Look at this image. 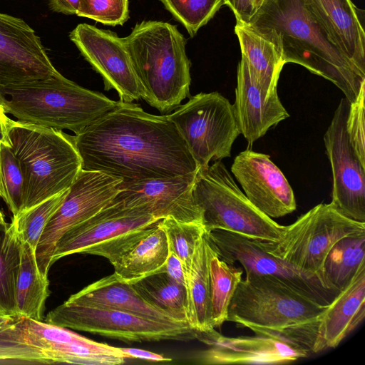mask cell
<instances>
[{
    "label": "cell",
    "instance_id": "cell-4",
    "mask_svg": "<svg viewBox=\"0 0 365 365\" xmlns=\"http://www.w3.org/2000/svg\"><path fill=\"white\" fill-rule=\"evenodd\" d=\"M120 103L90 91L62 74L0 86V104L18 120L69 130L75 134L117 108Z\"/></svg>",
    "mask_w": 365,
    "mask_h": 365
},
{
    "label": "cell",
    "instance_id": "cell-24",
    "mask_svg": "<svg viewBox=\"0 0 365 365\" xmlns=\"http://www.w3.org/2000/svg\"><path fill=\"white\" fill-rule=\"evenodd\" d=\"M77 305L115 309L163 322H181L143 298L131 284L114 273L104 277L70 296L65 301Z\"/></svg>",
    "mask_w": 365,
    "mask_h": 365
},
{
    "label": "cell",
    "instance_id": "cell-21",
    "mask_svg": "<svg viewBox=\"0 0 365 365\" xmlns=\"http://www.w3.org/2000/svg\"><path fill=\"white\" fill-rule=\"evenodd\" d=\"M233 107L240 133L250 145L289 116L277 92L266 94L243 58L237 67Z\"/></svg>",
    "mask_w": 365,
    "mask_h": 365
},
{
    "label": "cell",
    "instance_id": "cell-1",
    "mask_svg": "<svg viewBox=\"0 0 365 365\" xmlns=\"http://www.w3.org/2000/svg\"><path fill=\"white\" fill-rule=\"evenodd\" d=\"M81 169L124 182L164 178L197 170L182 135L168 115L150 114L120 101L112 111L73 135Z\"/></svg>",
    "mask_w": 365,
    "mask_h": 365
},
{
    "label": "cell",
    "instance_id": "cell-35",
    "mask_svg": "<svg viewBox=\"0 0 365 365\" xmlns=\"http://www.w3.org/2000/svg\"><path fill=\"white\" fill-rule=\"evenodd\" d=\"M0 197L14 217L22 211L24 202V178L19 163L10 146L1 143Z\"/></svg>",
    "mask_w": 365,
    "mask_h": 365
},
{
    "label": "cell",
    "instance_id": "cell-38",
    "mask_svg": "<svg viewBox=\"0 0 365 365\" xmlns=\"http://www.w3.org/2000/svg\"><path fill=\"white\" fill-rule=\"evenodd\" d=\"M76 15L104 25H123L129 18L128 0H80Z\"/></svg>",
    "mask_w": 365,
    "mask_h": 365
},
{
    "label": "cell",
    "instance_id": "cell-25",
    "mask_svg": "<svg viewBox=\"0 0 365 365\" xmlns=\"http://www.w3.org/2000/svg\"><path fill=\"white\" fill-rule=\"evenodd\" d=\"M168 252L165 233L157 222L142 229L108 261L120 279L133 284L163 270Z\"/></svg>",
    "mask_w": 365,
    "mask_h": 365
},
{
    "label": "cell",
    "instance_id": "cell-19",
    "mask_svg": "<svg viewBox=\"0 0 365 365\" xmlns=\"http://www.w3.org/2000/svg\"><path fill=\"white\" fill-rule=\"evenodd\" d=\"M194 331L196 339L210 346L197 356V363L201 364H282L306 357L309 353L272 336L227 337L215 329Z\"/></svg>",
    "mask_w": 365,
    "mask_h": 365
},
{
    "label": "cell",
    "instance_id": "cell-26",
    "mask_svg": "<svg viewBox=\"0 0 365 365\" xmlns=\"http://www.w3.org/2000/svg\"><path fill=\"white\" fill-rule=\"evenodd\" d=\"M215 253L206 232L197 242L189 269L185 272L187 321L195 331H210L211 322L210 262Z\"/></svg>",
    "mask_w": 365,
    "mask_h": 365
},
{
    "label": "cell",
    "instance_id": "cell-36",
    "mask_svg": "<svg viewBox=\"0 0 365 365\" xmlns=\"http://www.w3.org/2000/svg\"><path fill=\"white\" fill-rule=\"evenodd\" d=\"M67 192L68 190L53 195L13 217L21 240L27 242L35 252L46 225Z\"/></svg>",
    "mask_w": 365,
    "mask_h": 365
},
{
    "label": "cell",
    "instance_id": "cell-18",
    "mask_svg": "<svg viewBox=\"0 0 365 365\" xmlns=\"http://www.w3.org/2000/svg\"><path fill=\"white\" fill-rule=\"evenodd\" d=\"M231 172L248 200L269 217H281L296 210L293 190L269 155L247 149L235 158Z\"/></svg>",
    "mask_w": 365,
    "mask_h": 365
},
{
    "label": "cell",
    "instance_id": "cell-37",
    "mask_svg": "<svg viewBox=\"0 0 365 365\" xmlns=\"http://www.w3.org/2000/svg\"><path fill=\"white\" fill-rule=\"evenodd\" d=\"M190 36L212 19L224 0H160Z\"/></svg>",
    "mask_w": 365,
    "mask_h": 365
},
{
    "label": "cell",
    "instance_id": "cell-47",
    "mask_svg": "<svg viewBox=\"0 0 365 365\" xmlns=\"http://www.w3.org/2000/svg\"><path fill=\"white\" fill-rule=\"evenodd\" d=\"M264 0H255V10L261 5Z\"/></svg>",
    "mask_w": 365,
    "mask_h": 365
},
{
    "label": "cell",
    "instance_id": "cell-44",
    "mask_svg": "<svg viewBox=\"0 0 365 365\" xmlns=\"http://www.w3.org/2000/svg\"><path fill=\"white\" fill-rule=\"evenodd\" d=\"M10 118H8L0 104V142L2 144L10 146L8 135L9 124Z\"/></svg>",
    "mask_w": 365,
    "mask_h": 365
},
{
    "label": "cell",
    "instance_id": "cell-46",
    "mask_svg": "<svg viewBox=\"0 0 365 365\" xmlns=\"http://www.w3.org/2000/svg\"><path fill=\"white\" fill-rule=\"evenodd\" d=\"M6 223V222L5 221L4 215L3 212L0 210V225H4Z\"/></svg>",
    "mask_w": 365,
    "mask_h": 365
},
{
    "label": "cell",
    "instance_id": "cell-5",
    "mask_svg": "<svg viewBox=\"0 0 365 365\" xmlns=\"http://www.w3.org/2000/svg\"><path fill=\"white\" fill-rule=\"evenodd\" d=\"M8 135L24 178L21 212L71 187L81 170L73 135L11 119Z\"/></svg>",
    "mask_w": 365,
    "mask_h": 365
},
{
    "label": "cell",
    "instance_id": "cell-39",
    "mask_svg": "<svg viewBox=\"0 0 365 365\" xmlns=\"http://www.w3.org/2000/svg\"><path fill=\"white\" fill-rule=\"evenodd\" d=\"M365 86L356 99L349 103L346 128L349 141L360 161L365 165Z\"/></svg>",
    "mask_w": 365,
    "mask_h": 365
},
{
    "label": "cell",
    "instance_id": "cell-32",
    "mask_svg": "<svg viewBox=\"0 0 365 365\" xmlns=\"http://www.w3.org/2000/svg\"><path fill=\"white\" fill-rule=\"evenodd\" d=\"M242 274V269L223 261L215 251L210 262L211 322L214 328L227 322L228 307Z\"/></svg>",
    "mask_w": 365,
    "mask_h": 365
},
{
    "label": "cell",
    "instance_id": "cell-30",
    "mask_svg": "<svg viewBox=\"0 0 365 365\" xmlns=\"http://www.w3.org/2000/svg\"><path fill=\"white\" fill-rule=\"evenodd\" d=\"M21 240L15 221L0 225V314L19 317L16 285L21 262Z\"/></svg>",
    "mask_w": 365,
    "mask_h": 365
},
{
    "label": "cell",
    "instance_id": "cell-22",
    "mask_svg": "<svg viewBox=\"0 0 365 365\" xmlns=\"http://www.w3.org/2000/svg\"><path fill=\"white\" fill-rule=\"evenodd\" d=\"M365 317V262L319 319L312 352L336 347Z\"/></svg>",
    "mask_w": 365,
    "mask_h": 365
},
{
    "label": "cell",
    "instance_id": "cell-15",
    "mask_svg": "<svg viewBox=\"0 0 365 365\" xmlns=\"http://www.w3.org/2000/svg\"><path fill=\"white\" fill-rule=\"evenodd\" d=\"M196 173L122 182L112 201L125 207H146L160 220L172 217L180 221L202 223V212L192 193Z\"/></svg>",
    "mask_w": 365,
    "mask_h": 365
},
{
    "label": "cell",
    "instance_id": "cell-34",
    "mask_svg": "<svg viewBox=\"0 0 365 365\" xmlns=\"http://www.w3.org/2000/svg\"><path fill=\"white\" fill-rule=\"evenodd\" d=\"M158 224L165 233L169 250L180 258L185 272L190 267L197 241L206 232L204 225L180 221L172 217L163 218Z\"/></svg>",
    "mask_w": 365,
    "mask_h": 365
},
{
    "label": "cell",
    "instance_id": "cell-10",
    "mask_svg": "<svg viewBox=\"0 0 365 365\" xmlns=\"http://www.w3.org/2000/svg\"><path fill=\"white\" fill-rule=\"evenodd\" d=\"M45 322L126 343L195 339L187 321L163 322L123 311L64 302L48 313Z\"/></svg>",
    "mask_w": 365,
    "mask_h": 365
},
{
    "label": "cell",
    "instance_id": "cell-9",
    "mask_svg": "<svg viewBox=\"0 0 365 365\" xmlns=\"http://www.w3.org/2000/svg\"><path fill=\"white\" fill-rule=\"evenodd\" d=\"M185 141L198 169L211 160L231 156L232 144L241 134L233 105L218 92L190 96L168 115Z\"/></svg>",
    "mask_w": 365,
    "mask_h": 365
},
{
    "label": "cell",
    "instance_id": "cell-23",
    "mask_svg": "<svg viewBox=\"0 0 365 365\" xmlns=\"http://www.w3.org/2000/svg\"><path fill=\"white\" fill-rule=\"evenodd\" d=\"M331 40L365 72L364 11L351 0H304Z\"/></svg>",
    "mask_w": 365,
    "mask_h": 365
},
{
    "label": "cell",
    "instance_id": "cell-11",
    "mask_svg": "<svg viewBox=\"0 0 365 365\" xmlns=\"http://www.w3.org/2000/svg\"><path fill=\"white\" fill-rule=\"evenodd\" d=\"M121 182L120 179L105 173L81 170L46 225L36 247V264L44 277H48L58 240L108 205L118 192Z\"/></svg>",
    "mask_w": 365,
    "mask_h": 365
},
{
    "label": "cell",
    "instance_id": "cell-12",
    "mask_svg": "<svg viewBox=\"0 0 365 365\" xmlns=\"http://www.w3.org/2000/svg\"><path fill=\"white\" fill-rule=\"evenodd\" d=\"M349 103L342 98L324 135L333 177L330 202L345 217L365 223V165L353 148L346 132Z\"/></svg>",
    "mask_w": 365,
    "mask_h": 365
},
{
    "label": "cell",
    "instance_id": "cell-29",
    "mask_svg": "<svg viewBox=\"0 0 365 365\" xmlns=\"http://www.w3.org/2000/svg\"><path fill=\"white\" fill-rule=\"evenodd\" d=\"M365 262V232L339 240L329 252L323 267V282L338 294L351 280Z\"/></svg>",
    "mask_w": 365,
    "mask_h": 365
},
{
    "label": "cell",
    "instance_id": "cell-28",
    "mask_svg": "<svg viewBox=\"0 0 365 365\" xmlns=\"http://www.w3.org/2000/svg\"><path fill=\"white\" fill-rule=\"evenodd\" d=\"M49 281L38 270L36 252L21 241V262L16 285V308L19 317L43 321L46 301L50 295Z\"/></svg>",
    "mask_w": 365,
    "mask_h": 365
},
{
    "label": "cell",
    "instance_id": "cell-41",
    "mask_svg": "<svg viewBox=\"0 0 365 365\" xmlns=\"http://www.w3.org/2000/svg\"><path fill=\"white\" fill-rule=\"evenodd\" d=\"M164 267L165 272L170 277L185 286L183 264L180 258L173 252L169 250Z\"/></svg>",
    "mask_w": 365,
    "mask_h": 365
},
{
    "label": "cell",
    "instance_id": "cell-14",
    "mask_svg": "<svg viewBox=\"0 0 365 365\" xmlns=\"http://www.w3.org/2000/svg\"><path fill=\"white\" fill-rule=\"evenodd\" d=\"M206 235L221 259L232 264L240 263L246 274L277 277L325 304L337 294L327 289L316 277L268 253L258 240L220 230L206 232Z\"/></svg>",
    "mask_w": 365,
    "mask_h": 365
},
{
    "label": "cell",
    "instance_id": "cell-7",
    "mask_svg": "<svg viewBox=\"0 0 365 365\" xmlns=\"http://www.w3.org/2000/svg\"><path fill=\"white\" fill-rule=\"evenodd\" d=\"M192 193L207 232L220 230L277 242L285 230L248 200L220 160L197 170Z\"/></svg>",
    "mask_w": 365,
    "mask_h": 365
},
{
    "label": "cell",
    "instance_id": "cell-16",
    "mask_svg": "<svg viewBox=\"0 0 365 365\" xmlns=\"http://www.w3.org/2000/svg\"><path fill=\"white\" fill-rule=\"evenodd\" d=\"M59 74L34 30L23 19L0 13V86Z\"/></svg>",
    "mask_w": 365,
    "mask_h": 365
},
{
    "label": "cell",
    "instance_id": "cell-3",
    "mask_svg": "<svg viewBox=\"0 0 365 365\" xmlns=\"http://www.w3.org/2000/svg\"><path fill=\"white\" fill-rule=\"evenodd\" d=\"M123 39L150 106L165 113L190 96V62L177 26L144 21Z\"/></svg>",
    "mask_w": 365,
    "mask_h": 365
},
{
    "label": "cell",
    "instance_id": "cell-8",
    "mask_svg": "<svg viewBox=\"0 0 365 365\" xmlns=\"http://www.w3.org/2000/svg\"><path fill=\"white\" fill-rule=\"evenodd\" d=\"M364 232L365 223L345 217L331 203H321L286 226L277 242L259 241L268 253L325 287L323 267L330 250L342 238Z\"/></svg>",
    "mask_w": 365,
    "mask_h": 365
},
{
    "label": "cell",
    "instance_id": "cell-2",
    "mask_svg": "<svg viewBox=\"0 0 365 365\" xmlns=\"http://www.w3.org/2000/svg\"><path fill=\"white\" fill-rule=\"evenodd\" d=\"M245 24L274 46L283 65L299 64L331 81L349 103L365 86V72L331 40L304 0H264Z\"/></svg>",
    "mask_w": 365,
    "mask_h": 365
},
{
    "label": "cell",
    "instance_id": "cell-20",
    "mask_svg": "<svg viewBox=\"0 0 365 365\" xmlns=\"http://www.w3.org/2000/svg\"><path fill=\"white\" fill-rule=\"evenodd\" d=\"M160 219L144 206L125 207L111 201L91 217L68 230L57 242L51 264L69 255L111 240L126 232L150 227Z\"/></svg>",
    "mask_w": 365,
    "mask_h": 365
},
{
    "label": "cell",
    "instance_id": "cell-31",
    "mask_svg": "<svg viewBox=\"0 0 365 365\" xmlns=\"http://www.w3.org/2000/svg\"><path fill=\"white\" fill-rule=\"evenodd\" d=\"M137 292L152 305L180 321H187V290L163 270L131 284Z\"/></svg>",
    "mask_w": 365,
    "mask_h": 365
},
{
    "label": "cell",
    "instance_id": "cell-27",
    "mask_svg": "<svg viewBox=\"0 0 365 365\" xmlns=\"http://www.w3.org/2000/svg\"><path fill=\"white\" fill-rule=\"evenodd\" d=\"M235 34L243 58L255 80L264 93L277 91V85L284 66L274 46L245 24L236 23Z\"/></svg>",
    "mask_w": 365,
    "mask_h": 365
},
{
    "label": "cell",
    "instance_id": "cell-45",
    "mask_svg": "<svg viewBox=\"0 0 365 365\" xmlns=\"http://www.w3.org/2000/svg\"><path fill=\"white\" fill-rule=\"evenodd\" d=\"M19 317L0 314V329L15 322Z\"/></svg>",
    "mask_w": 365,
    "mask_h": 365
},
{
    "label": "cell",
    "instance_id": "cell-43",
    "mask_svg": "<svg viewBox=\"0 0 365 365\" xmlns=\"http://www.w3.org/2000/svg\"><path fill=\"white\" fill-rule=\"evenodd\" d=\"M48 4L53 11L68 15L76 14L80 0H48Z\"/></svg>",
    "mask_w": 365,
    "mask_h": 365
},
{
    "label": "cell",
    "instance_id": "cell-17",
    "mask_svg": "<svg viewBox=\"0 0 365 365\" xmlns=\"http://www.w3.org/2000/svg\"><path fill=\"white\" fill-rule=\"evenodd\" d=\"M21 327L26 343L53 364L117 365L127 359L120 347L93 341L68 328L24 317L21 318Z\"/></svg>",
    "mask_w": 365,
    "mask_h": 365
},
{
    "label": "cell",
    "instance_id": "cell-40",
    "mask_svg": "<svg viewBox=\"0 0 365 365\" xmlns=\"http://www.w3.org/2000/svg\"><path fill=\"white\" fill-rule=\"evenodd\" d=\"M224 5L232 11L237 23L247 24L255 11V0H224Z\"/></svg>",
    "mask_w": 365,
    "mask_h": 365
},
{
    "label": "cell",
    "instance_id": "cell-33",
    "mask_svg": "<svg viewBox=\"0 0 365 365\" xmlns=\"http://www.w3.org/2000/svg\"><path fill=\"white\" fill-rule=\"evenodd\" d=\"M21 317L0 329V364H53L43 354L26 343Z\"/></svg>",
    "mask_w": 365,
    "mask_h": 365
},
{
    "label": "cell",
    "instance_id": "cell-48",
    "mask_svg": "<svg viewBox=\"0 0 365 365\" xmlns=\"http://www.w3.org/2000/svg\"><path fill=\"white\" fill-rule=\"evenodd\" d=\"M0 148H1V142H0ZM0 195H1V182H0Z\"/></svg>",
    "mask_w": 365,
    "mask_h": 365
},
{
    "label": "cell",
    "instance_id": "cell-6",
    "mask_svg": "<svg viewBox=\"0 0 365 365\" xmlns=\"http://www.w3.org/2000/svg\"><path fill=\"white\" fill-rule=\"evenodd\" d=\"M327 306L277 277L247 273L233 294L227 322L255 333L279 331L318 320Z\"/></svg>",
    "mask_w": 365,
    "mask_h": 365
},
{
    "label": "cell",
    "instance_id": "cell-42",
    "mask_svg": "<svg viewBox=\"0 0 365 365\" xmlns=\"http://www.w3.org/2000/svg\"><path fill=\"white\" fill-rule=\"evenodd\" d=\"M120 350L124 354L126 358L129 359H139L147 361H171L170 358H167L163 355L149 351L147 350H143L136 348H122L120 347Z\"/></svg>",
    "mask_w": 365,
    "mask_h": 365
},
{
    "label": "cell",
    "instance_id": "cell-13",
    "mask_svg": "<svg viewBox=\"0 0 365 365\" xmlns=\"http://www.w3.org/2000/svg\"><path fill=\"white\" fill-rule=\"evenodd\" d=\"M69 38L102 76L105 90L115 89L122 102L143 99L144 91L123 38L88 24L77 25Z\"/></svg>",
    "mask_w": 365,
    "mask_h": 365
}]
</instances>
